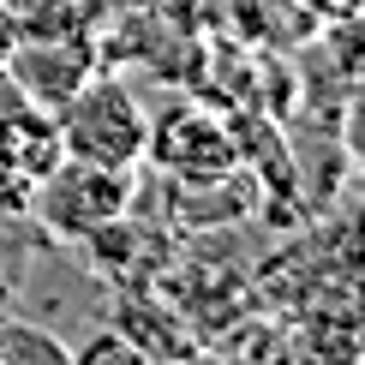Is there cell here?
<instances>
[{
	"label": "cell",
	"mask_w": 365,
	"mask_h": 365,
	"mask_svg": "<svg viewBox=\"0 0 365 365\" xmlns=\"http://www.w3.org/2000/svg\"><path fill=\"white\" fill-rule=\"evenodd\" d=\"M90 72H96V54H90V42L78 36V30H24L19 48H12L6 60V78L24 90L36 108H60V102L78 90Z\"/></svg>",
	"instance_id": "cell-3"
},
{
	"label": "cell",
	"mask_w": 365,
	"mask_h": 365,
	"mask_svg": "<svg viewBox=\"0 0 365 365\" xmlns=\"http://www.w3.org/2000/svg\"><path fill=\"white\" fill-rule=\"evenodd\" d=\"M24 359H48V365H72V347L30 324H0V365H24Z\"/></svg>",
	"instance_id": "cell-7"
},
{
	"label": "cell",
	"mask_w": 365,
	"mask_h": 365,
	"mask_svg": "<svg viewBox=\"0 0 365 365\" xmlns=\"http://www.w3.org/2000/svg\"><path fill=\"white\" fill-rule=\"evenodd\" d=\"M144 156H156V168H168L180 186H222L227 168H234V144H227V132L216 126V120L192 114V108L156 120Z\"/></svg>",
	"instance_id": "cell-4"
},
{
	"label": "cell",
	"mask_w": 365,
	"mask_h": 365,
	"mask_svg": "<svg viewBox=\"0 0 365 365\" xmlns=\"http://www.w3.org/2000/svg\"><path fill=\"white\" fill-rule=\"evenodd\" d=\"M72 359H78V365H102V359H120V365H144V354H138V347H132L126 336H120L114 324L102 329V336H90L84 347H72Z\"/></svg>",
	"instance_id": "cell-8"
},
{
	"label": "cell",
	"mask_w": 365,
	"mask_h": 365,
	"mask_svg": "<svg viewBox=\"0 0 365 365\" xmlns=\"http://www.w3.org/2000/svg\"><path fill=\"white\" fill-rule=\"evenodd\" d=\"M312 6H317V24H354L359 0H312Z\"/></svg>",
	"instance_id": "cell-10"
},
{
	"label": "cell",
	"mask_w": 365,
	"mask_h": 365,
	"mask_svg": "<svg viewBox=\"0 0 365 365\" xmlns=\"http://www.w3.org/2000/svg\"><path fill=\"white\" fill-rule=\"evenodd\" d=\"M54 120H60L66 156L108 162V168H138L144 162L150 120L138 108V96H132L126 84H114V78H96V72H90V78L54 108Z\"/></svg>",
	"instance_id": "cell-1"
},
{
	"label": "cell",
	"mask_w": 365,
	"mask_h": 365,
	"mask_svg": "<svg viewBox=\"0 0 365 365\" xmlns=\"http://www.w3.org/2000/svg\"><path fill=\"white\" fill-rule=\"evenodd\" d=\"M19 36H24V24H19V12L0 0V72H6V60H12V48H19Z\"/></svg>",
	"instance_id": "cell-9"
},
{
	"label": "cell",
	"mask_w": 365,
	"mask_h": 365,
	"mask_svg": "<svg viewBox=\"0 0 365 365\" xmlns=\"http://www.w3.org/2000/svg\"><path fill=\"white\" fill-rule=\"evenodd\" d=\"M162 317H168V312H162L156 299H144V294H120L108 324H114L132 347H138L144 359H162V354H192V341L180 336V324H162Z\"/></svg>",
	"instance_id": "cell-6"
},
{
	"label": "cell",
	"mask_w": 365,
	"mask_h": 365,
	"mask_svg": "<svg viewBox=\"0 0 365 365\" xmlns=\"http://www.w3.org/2000/svg\"><path fill=\"white\" fill-rule=\"evenodd\" d=\"M60 156H66V144H60V120L48 108H24L0 120V168L19 174L24 186H36Z\"/></svg>",
	"instance_id": "cell-5"
},
{
	"label": "cell",
	"mask_w": 365,
	"mask_h": 365,
	"mask_svg": "<svg viewBox=\"0 0 365 365\" xmlns=\"http://www.w3.org/2000/svg\"><path fill=\"white\" fill-rule=\"evenodd\" d=\"M30 204H36V216H42L48 234L90 240L96 227H108L114 216H126V210H132V168L60 156L54 168L30 186Z\"/></svg>",
	"instance_id": "cell-2"
}]
</instances>
